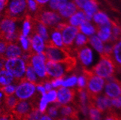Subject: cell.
Wrapping results in <instances>:
<instances>
[{
  "label": "cell",
  "instance_id": "1",
  "mask_svg": "<svg viewBox=\"0 0 121 120\" xmlns=\"http://www.w3.org/2000/svg\"><path fill=\"white\" fill-rule=\"evenodd\" d=\"M76 63H77V61L73 57H71L65 62H53L47 61L46 71L48 79L63 78L65 74L69 73L75 68Z\"/></svg>",
  "mask_w": 121,
  "mask_h": 120
},
{
  "label": "cell",
  "instance_id": "2",
  "mask_svg": "<svg viewBox=\"0 0 121 120\" xmlns=\"http://www.w3.org/2000/svg\"><path fill=\"white\" fill-rule=\"evenodd\" d=\"M22 32L17 27V21L4 17L0 21V40L7 43L19 41Z\"/></svg>",
  "mask_w": 121,
  "mask_h": 120
},
{
  "label": "cell",
  "instance_id": "3",
  "mask_svg": "<svg viewBox=\"0 0 121 120\" xmlns=\"http://www.w3.org/2000/svg\"><path fill=\"white\" fill-rule=\"evenodd\" d=\"M7 8L4 12V17L15 21L24 20L27 14V1L25 0H12L9 2Z\"/></svg>",
  "mask_w": 121,
  "mask_h": 120
},
{
  "label": "cell",
  "instance_id": "4",
  "mask_svg": "<svg viewBox=\"0 0 121 120\" xmlns=\"http://www.w3.org/2000/svg\"><path fill=\"white\" fill-rule=\"evenodd\" d=\"M115 71V65L110 57L102 55L99 62L91 70L93 74L102 79H108L113 77Z\"/></svg>",
  "mask_w": 121,
  "mask_h": 120
},
{
  "label": "cell",
  "instance_id": "5",
  "mask_svg": "<svg viewBox=\"0 0 121 120\" xmlns=\"http://www.w3.org/2000/svg\"><path fill=\"white\" fill-rule=\"evenodd\" d=\"M26 68V63L22 58L7 59L4 63V69L11 73L19 83L25 80Z\"/></svg>",
  "mask_w": 121,
  "mask_h": 120
},
{
  "label": "cell",
  "instance_id": "6",
  "mask_svg": "<svg viewBox=\"0 0 121 120\" xmlns=\"http://www.w3.org/2000/svg\"><path fill=\"white\" fill-rule=\"evenodd\" d=\"M33 17L38 22L43 24L46 27H56L61 23V17L60 14L53 11L43 10V7H39L38 11L34 14Z\"/></svg>",
  "mask_w": 121,
  "mask_h": 120
},
{
  "label": "cell",
  "instance_id": "7",
  "mask_svg": "<svg viewBox=\"0 0 121 120\" xmlns=\"http://www.w3.org/2000/svg\"><path fill=\"white\" fill-rule=\"evenodd\" d=\"M83 74L87 79L86 91L88 92L89 95L92 97L99 96V94L102 91L104 86H105L104 79L96 76L91 71L87 70H84Z\"/></svg>",
  "mask_w": 121,
  "mask_h": 120
},
{
  "label": "cell",
  "instance_id": "8",
  "mask_svg": "<svg viewBox=\"0 0 121 120\" xmlns=\"http://www.w3.org/2000/svg\"><path fill=\"white\" fill-rule=\"evenodd\" d=\"M44 53L46 56L47 61L53 62H65L71 58L66 49L55 47L49 42L45 44Z\"/></svg>",
  "mask_w": 121,
  "mask_h": 120
},
{
  "label": "cell",
  "instance_id": "9",
  "mask_svg": "<svg viewBox=\"0 0 121 120\" xmlns=\"http://www.w3.org/2000/svg\"><path fill=\"white\" fill-rule=\"evenodd\" d=\"M46 62L47 58L44 53H34L31 58V64L35 73L38 78L42 79L43 83L45 82V79H48L46 71Z\"/></svg>",
  "mask_w": 121,
  "mask_h": 120
},
{
  "label": "cell",
  "instance_id": "10",
  "mask_svg": "<svg viewBox=\"0 0 121 120\" xmlns=\"http://www.w3.org/2000/svg\"><path fill=\"white\" fill-rule=\"evenodd\" d=\"M36 108L38 107L35 106L34 102L33 101L19 100L11 113L16 120H22L27 115Z\"/></svg>",
  "mask_w": 121,
  "mask_h": 120
},
{
  "label": "cell",
  "instance_id": "11",
  "mask_svg": "<svg viewBox=\"0 0 121 120\" xmlns=\"http://www.w3.org/2000/svg\"><path fill=\"white\" fill-rule=\"evenodd\" d=\"M35 85L36 84L27 81L26 80L22 81L17 86L15 96L19 100L26 101L34 95L36 90Z\"/></svg>",
  "mask_w": 121,
  "mask_h": 120
},
{
  "label": "cell",
  "instance_id": "12",
  "mask_svg": "<svg viewBox=\"0 0 121 120\" xmlns=\"http://www.w3.org/2000/svg\"><path fill=\"white\" fill-rule=\"evenodd\" d=\"M79 29L78 27H75L69 25H66L65 27L61 29V34L63 37V42L65 49H69L75 41L77 35L79 33Z\"/></svg>",
  "mask_w": 121,
  "mask_h": 120
},
{
  "label": "cell",
  "instance_id": "13",
  "mask_svg": "<svg viewBox=\"0 0 121 120\" xmlns=\"http://www.w3.org/2000/svg\"><path fill=\"white\" fill-rule=\"evenodd\" d=\"M93 106L99 110L102 113L106 111L112 110L111 99L108 98L105 95H99L95 97L89 96V106Z\"/></svg>",
  "mask_w": 121,
  "mask_h": 120
},
{
  "label": "cell",
  "instance_id": "14",
  "mask_svg": "<svg viewBox=\"0 0 121 120\" xmlns=\"http://www.w3.org/2000/svg\"><path fill=\"white\" fill-rule=\"evenodd\" d=\"M104 94L111 99L121 96V82L113 79V77L107 79L104 86Z\"/></svg>",
  "mask_w": 121,
  "mask_h": 120
},
{
  "label": "cell",
  "instance_id": "15",
  "mask_svg": "<svg viewBox=\"0 0 121 120\" xmlns=\"http://www.w3.org/2000/svg\"><path fill=\"white\" fill-rule=\"evenodd\" d=\"M58 101L57 103L60 105H67L68 103L72 102L74 99V97L76 96V91L75 90L69 88H65V87H60L58 91Z\"/></svg>",
  "mask_w": 121,
  "mask_h": 120
},
{
  "label": "cell",
  "instance_id": "16",
  "mask_svg": "<svg viewBox=\"0 0 121 120\" xmlns=\"http://www.w3.org/2000/svg\"><path fill=\"white\" fill-rule=\"evenodd\" d=\"M77 56L81 64L86 68L92 63L94 60V55L92 50L88 46H84L77 51Z\"/></svg>",
  "mask_w": 121,
  "mask_h": 120
},
{
  "label": "cell",
  "instance_id": "17",
  "mask_svg": "<svg viewBox=\"0 0 121 120\" xmlns=\"http://www.w3.org/2000/svg\"><path fill=\"white\" fill-rule=\"evenodd\" d=\"M78 8L75 4L74 1H66L61 4L58 9V14L63 18H70L72 15L77 12Z\"/></svg>",
  "mask_w": 121,
  "mask_h": 120
},
{
  "label": "cell",
  "instance_id": "18",
  "mask_svg": "<svg viewBox=\"0 0 121 120\" xmlns=\"http://www.w3.org/2000/svg\"><path fill=\"white\" fill-rule=\"evenodd\" d=\"M82 9L86 15V21L90 22L92 20L94 15L97 12L98 4L95 0H85Z\"/></svg>",
  "mask_w": 121,
  "mask_h": 120
},
{
  "label": "cell",
  "instance_id": "19",
  "mask_svg": "<svg viewBox=\"0 0 121 120\" xmlns=\"http://www.w3.org/2000/svg\"><path fill=\"white\" fill-rule=\"evenodd\" d=\"M24 52L22 48L16 43H8L7 48L4 56V59H11V58H22L24 55Z\"/></svg>",
  "mask_w": 121,
  "mask_h": 120
},
{
  "label": "cell",
  "instance_id": "20",
  "mask_svg": "<svg viewBox=\"0 0 121 120\" xmlns=\"http://www.w3.org/2000/svg\"><path fill=\"white\" fill-rule=\"evenodd\" d=\"M31 38V46L33 51L35 53L39 54L44 53L45 50V42L38 34H34Z\"/></svg>",
  "mask_w": 121,
  "mask_h": 120
},
{
  "label": "cell",
  "instance_id": "21",
  "mask_svg": "<svg viewBox=\"0 0 121 120\" xmlns=\"http://www.w3.org/2000/svg\"><path fill=\"white\" fill-rule=\"evenodd\" d=\"M97 37L103 42H108L112 36V25L99 26L97 28Z\"/></svg>",
  "mask_w": 121,
  "mask_h": 120
},
{
  "label": "cell",
  "instance_id": "22",
  "mask_svg": "<svg viewBox=\"0 0 121 120\" xmlns=\"http://www.w3.org/2000/svg\"><path fill=\"white\" fill-rule=\"evenodd\" d=\"M51 33V39L48 42L51 43L52 46H53L55 47L60 48H65L64 42H63L61 32L58 30V29H57L56 27H53Z\"/></svg>",
  "mask_w": 121,
  "mask_h": 120
},
{
  "label": "cell",
  "instance_id": "23",
  "mask_svg": "<svg viewBox=\"0 0 121 120\" xmlns=\"http://www.w3.org/2000/svg\"><path fill=\"white\" fill-rule=\"evenodd\" d=\"M111 58L115 66L121 67V38L114 44Z\"/></svg>",
  "mask_w": 121,
  "mask_h": 120
},
{
  "label": "cell",
  "instance_id": "24",
  "mask_svg": "<svg viewBox=\"0 0 121 120\" xmlns=\"http://www.w3.org/2000/svg\"><path fill=\"white\" fill-rule=\"evenodd\" d=\"M86 15L83 11H77L69 19V24L71 26L77 27H79L84 21H86Z\"/></svg>",
  "mask_w": 121,
  "mask_h": 120
},
{
  "label": "cell",
  "instance_id": "25",
  "mask_svg": "<svg viewBox=\"0 0 121 120\" xmlns=\"http://www.w3.org/2000/svg\"><path fill=\"white\" fill-rule=\"evenodd\" d=\"M94 22L99 26H104L107 25H112L110 18L105 13L98 11L93 17Z\"/></svg>",
  "mask_w": 121,
  "mask_h": 120
},
{
  "label": "cell",
  "instance_id": "26",
  "mask_svg": "<svg viewBox=\"0 0 121 120\" xmlns=\"http://www.w3.org/2000/svg\"><path fill=\"white\" fill-rule=\"evenodd\" d=\"M89 42L90 45L93 47V48L98 52L101 55L104 54V45L103 42L97 37V35H92L90 36L89 38Z\"/></svg>",
  "mask_w": 121,
  "mask_h": 120
},
{
  "label": "cell",
  "instance_id": "27",
  "mask_svg": "<svg viewBox=\"0 0 121 120\" xmlns=\"http://www.w3.org/2000/svg\"><path fill=\"white\" fill-rule=\"evenodd\" d=\"M79 30L81 33L84 34V35L88 36H92L97 32V28L89 21H84L80 26H79Z\"/></svg>",
  "mask_w": 121,
  "mask_h": 120
},
{
  "label": "cell",
  "instance_id": "28",
  "mask_svg": "<svg viewBox=\"0 0 121 120\" xmlns=\"http://www.w3.org/2000/svg\"><path fill=\"white\" fill-rule=\"evenodd\" d=\"M60 114L63 117L77 118V109L69 105H64L60 107Z\"/></svg>",
  "mask_w": 121,
  "mask_h": 120
},
{
  "label": "cell",
  "instance_id": "29",
  "mask_svg": "<svg viewBox=\"0 0 121 120\" xmlns=\"http://www.w3.org/2000/svg\"><path fill=\"white\" fill-rule=\"evenodd\" d=\"M14 78L5 69L0 70V88L12 84Z\"/></svg>",
  "mask_w": 121,
  "mask_h": 120
},
{
  "label": "cell",
  "instance_id": "30",
  "mask_svg": "<svg viewBox=\"0 0 121 120\" xmlns=\"http://www.w3.org/2000/svg\"><path fill=\"white\" fill-rule=\"evenodd\" d=\"M25 80L27 81H29L35 84H36V83L38 81V77L31 65L27 66L26 73H25Z\"/></svg>",
  "mask_w": 121,
  "mask_h": 120
},
{
  "label": "cell",
  "instance_id": "31",
  "mask_svg": "<svg viewBox=\"0 0 121 120\" xmlns=\"http://www.w3.org/2000/svg\"><path fill=\"white\" fill-rule=\"evenodd\" d=\"M90 120H101L102 119V112L93 106H89L88 112Z\"/></svg>",
  "mask_w": 121,
  "mask_h": 120
},
{
  "label": "cell",
  "instance_id": "32",
  "mask_svg": "<svg viewBox=\"0 0 121 120\" xmlns=\"http://www.w3.org/2000/svg\"><path fill=\"white\" fill-rule=\"evenodd\" d=\"M89 42V39L86 35H84L82 33H78L77 35V37L75 39V46H77L79 49L83 48L85 46V45Z\"/></svg>",
  "mask_w": 121,
  "mask_h": 120
},
{
  "label": "cell",
  "instance_id": "33",
  "mask_svg": "<svg viewBox=\"0 0 121 120\" xmlns=\"http://www.w3.org/2000/svg\"><path fill=\"white\" fill-rule=\"evenodd\" d=\"M17 86L15 84H10L6 86H3L0 88V91H1L5 96H9L14 95L16 91Z\"/></svg>",
  "mask_w": 121,
  "mask_h": 120
},
{
  "label": "cell",
  "instance_id": "34",
  "mask_svg": "<svg viewBox=\"0 0 121 120\" xmlns=\"http://www.w3.org/2000/svg\"><path fill=\"white\" fill-rule=\"evenodd\" d=\"M77 79H78V77L76 76V75H71V76H69V78L64 80L62 86L65 87V88L73 87L77 83Z\"/></svg>",
  "mask_w": 121,
  "mask_h": 120
},
{
  "label": "cell",
  "instance_id": "35",
  "mask_svg": "<svg viewBox=\"0 0 121 120\" xmlns=\"http://www.w3.org/2000/svg\"><path fill=\"white\" fill-rule=\"evenodd\" d=\"M42 116V113L39 111L38 108L34 109L28 115H27L22 120H40Z\"/></svg>",
  "mask_w": 121,
  "mask_h": 120
},
{
  "label": "cell",
  "instance_id": "36",
  "mask_svg": "<svg viewBox=\"0 0 121 120\" xmlns=\"http://www.w3.org/2000/svg\"><path fill=\"white\" fill-rule=\"evenodd\" d=\"M47 94V93H46ZM46 94H43L41 96V99L40 100V103H39V106H38V109L40 112V113H45V111H46L47 107H48V100H47V97H46Z\"/></svg>",
  "mask_w": 121,
  "mask_h": 120
},
{
  "label": "cell",
  "instance_id": "37",
  "mask_svg": "<svg viewBox=\"0 0 121 120\" xmlns=\"http://www.w3.org/2000/svg\"><path fill=\"white\" fill-rule=\"evenodd\" d=\"M120 35H121V28L116 25H113L112 27V36H111L110 41L117 42L119 40Z\"/></svg>",
  "mask_w": 121,
  "mask_h": 120
},
{
  "label": "cell",
  "instance_id": "38",
  "mask_svg": "<svg viewBox=\"0 0 121 120\" xmlns=\"http://www.w3.org/2000/svg\"><path fill=\"white\" fill-rule=\"evenodd\" d=\"M27 14H30V12L35 13L38 9V4L36 1L34 0H27Z\"/></svg>",
  "mask_w": 121,
  "mask_h": 120
},
{
  "label": "cell",
  "instance_id": "39",
  "mask_svg": "<svg viewBox=\"0 0 121 120\" xmlns=\"http://www.w3.org/2000/svg\"><path fill=\"white\" fill-rule=\"evenodd\" d=\"M46 97L48 103H56L58 101V93L55 89H53L51 91L47 92Z\"/></svg>",
  "mask_w": 121,
  "mask_h": 120
},
{
  "label": "cell",
  "instance_id": "40",
  "mask_svg": "<svg viewBox=\"0 0 121 120\" xmlns=\"http://www.w3.org/2000/svg\"><path fill=\"white\" fill-rule=\"evenodd\" d=\"M65 0H51L48 2V7L53 11H58Z\"/></svg>",
  "mask_w": 121,
  "mask_h": 120
},
{
  "label": "cell",
  "instance_id": "41",
  "mask_svg": "<svg viewBox=\"0 0 121 120\" xmlns=\"http://www.w3.org/2000/svg\"><path fill=\"white\" fill-rule=\"evenodd\" d=\"M61 106L59 103H57V104L54 105V106L50 107L48 110V115L49 116H51V118H56L58 116V110H59V107Z\"/></svg>",
  "mask_w": 121,
  "mask_h": 120
},
{
  "label": "cell",
  "instance_id": "42",
  "mask_svg": "<svg viewBox=\"0 0 121 120\" xmlns=\"http://www.w3.org/2000/svg\"><path fill=\"white\" fill-rule=\"evenodd\" d=\"M86 83H87V79L86 76L82 73V75L79 76L77 79V86L80 89H84V88L86 86Z\"/></svg>",
  "mask_w": 121,
  "mask_h": 120
},
{
  "label": "cell",
  "instance_id": "43",
  "mask_svg": "<svg viewBox=\"0 0 121 120\" xmlns=\"http://www.w3.org/2000/svg\"><path fill=\"white\" fill-rule=\"evenodd\" d=\"M111 105L112 109L114 108L115 109H121V96L111 99Z\"/></svg>",
  "mask_w": 121,
  "mask_h": 120
},
{
  "label": "cell",
  "instance_id": "44",
  "mask_svg": "<svg viewBox=\"0 0 121 120\" xmlns=\"http://www.w3.org/2000/svg\"><path fill=\"white\" fill-rule=\"evenodd\" d=\"M7 46H8L7 42L0 40V58H2V59H4V54L6 53ZM4 61H5V60H4Z\"/></svg>",
  "mask_w": 121,
  "mask_h": 120
},
{
  "label": "cell",
  "instance_id": "45",
  "mask_svg": "<svg viewBox=\"0 0 121 120\" xmlns=\"http://www.w3.org/2000/svg\"><path fill=\"white\" fill-rule=\"evenodd\" d=\"M63 81H64V78H58V79H54L51 82L53 86V88H60L62 86Z\"/></svg>",
  "mask_w": 121,
  "mask_h": 120
},
{
  "label": "cell",
  "instance_id": "46",
  "mask_svg": "<svg viewBox=\"0 0 121 120\" xmlns=\"http://www.w3.org/2000/svg\"><path fill=\"white\" fill-rule=\"evenodd\" d=\"M0 120H16L10 112H3V114L0 116Z\"/></svg>",
  "mask_w": 121,
  "mask_h": 120
},
{
  "label": "cell",
  "instance_id": "47",
  "mask_svg": "<svg viewBox=\"0 0 121 120\" xmlns=\"http://www.w3.org/2000/svg\"><path fill=\"white\" fill-rule=\"evenodd\" d=\"M104 120H120V118L112 110H110L109 114L104 119Z\"/></svg>",
  "mask_w": 121,
  "mask_h": 120
},
{
  "label": "cell",
  "instance_id": "48",
  "mask_svg": "<svg viewBox=\"0 0 121 120\" xmlns=\"http://www.w3.org/2000/svg\"><path fill=\"white\" fill-rule=\"evenodd\" d=\"M37 86H36V89H37V91H38L40 94H41V95H43V94H46L47 92H46V90H45V87H44V86H43V83H38V84H36Z\"/></svg>",
  "mask_w": 121,
  "mask_h": 120
},
{
  "label": "cell",
  "instance_id": "49",
  "mask_svg": "<svg viewBox=\"0 0 121 120\" xmlns=\"http://www.w3.org/2000/svg\"><path fill=\"white\" fill-rule=\"evenodd\" d=\"M45 90H46V92H48L50 91H51V90H53V86L51 84V82L49 81H45L44 83H43Z\"/></svg>",
  "mask_w": 121,
  "mask_h": 120
},
{
  "label": "cell",
  "instance_id": "50",
  "mask_svg": "<svg viewBox=\"0 0 121 120\" xmlns=\"http://www.w3.org/2000/svg\"><path fill=\"white\" fill-rule=\"evenodd\" d=\"M9 3V2L7 0H0V12L3 11L6 7H7Z\"/></svg>",
  "mask_w": 121,
  "mask_h": 120
},
{
  "label": "cell",
  "instance_id": "51",
  "mask_svg": "<svg viewBox=\"0 0 121 120\" xmlns=\"http://www.w3.org/2000/svg\"><path fill=\"white\" fill-rule=\"evenodd\" d=\"M84 2H85V0H76V1H74V3L77 5L78 9H82Z\"/></svg>",
  "mask_w": 121,
  "mask_h": 120
},
{
  "label": "cell",
  "instance_id": "52",
  "mask_svg": "<svg viewBox=\"0 0 121 120\" xmlns=\"http://www.w3.org/2000/svg\"><path fill=\"white\" fill-rule=\"evenodd\" d=\"M36 2L38 4V6L40 7H43V5H45V4L48 3L49 1H48V0H36Z\"/></svg>",
  "mask_w": 121,
  "mask_h": 120
},
{
  "label": "cell",
  "instance_id": "53",
  "mask_svg": "<svg viewBox=\"0 0 121 120\" xmlns=\"http://www.w3.org/2000/svg\"><path fill=\"white\" fill-rule=\"evenodd\" d=\"M40 120H53V119L49 116L48 114H44V115H42Z\"/></svg>",
  "mask_w": 121,
  "mask_h": 120
},
{
  "label": "cell",
  "instance_id": "54",
  "mask_svg": "<svg viewBox=\"0 0 121 120\" xmlns=\"http://www.w3.org/2000/svg\"><path fill=\"white\" fill-rule=\"evenodd\" d=\"M4 63H5L4 60L0 58V70H2L4 69Z\"/></svg>",
  "mask_w": 121,
  "mask_h": 120
},
{
  "label": "cell",
  "instance_id": "55",
  "mask_svg": "<svg viewBox=\"0 0 121 120\" xmlns=\"http://www.w3.org/2000/svg\"><path fill=\"white\" fill-rule=\"evenodd\" d=\"M58 120H78V118H69V117H61Z\"/></svg>",
  "mask_w": 121,
  "mask_h": 120
},
{
  "label": "cell",
  "instance_id": "56",
  "mask_svg": "<svg viewBox=\"0 0 121 120\" xmlns=\"http://www.w3.org/2000/svg\"><path fill=\"white\" fill-rule=\"evenodd\" d=\"M2 114H3V110L2 108H0V116H1Z\"/></svg>",
  "mask_w": 121,
  "mask_h": 120
},
{
  "label": "cell",
  "instance_id": "57",
  "mask_svg": "<svg viewBox=\"0 0 121 120\" xmlns=\"http://www.w3.org/2000/svg\"><path fill=\"white\" fill-rule=\"evenodd\" d=\"M0 19H1V14H0Z\"/></svg>",
  "mask_w": 121,
  "mask_h": 120
},
{
  "label": "cell",
  "instance_id": "58",
  "mask_svg": "<svg viewBox=\"0 0 121 120\" xmlns=\"http://www.w3.org/2000/svg\"><path fill=\"white\" fill-rule=\"evenodd\" d=\"M120 120H121V117H120Z\"/></svg>",
  "mask_w": 121,
  "mask_h": 120
}]
</instances>
